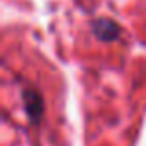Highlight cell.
<instances>
[{"instance_id": "6da1fadb", "label": "cell", "mask_w": 146, "mask_h": 146, "mask_svg": "<svg viewBox=\"0 0 146 146\" xmlns=\"http://www.w3.org/2000/svg\"><path fill=\"white\" fill-rule=\"evenodd\" d=\"M24 106L28 111V117H32L33 120H39L41 113H43V102L35 91H24Z\"/></svg>"}, {"instance_id": "7a4b0ae2", "label": "cell", "mask_w": 146, "mask_h": 146, "mask_svg": "<svg viewBox=\"0 0 146 146\" xmlns=\"http://www.w3.org/2000/svg\"><path fill=\"white\" fill-rule=\"evenodd\" d=\"M94 32L100 39L104 41H111L118 35V26L115 24L113 21H107V19H102V21L94 22Z\"/></svg>"}]
</instances>
